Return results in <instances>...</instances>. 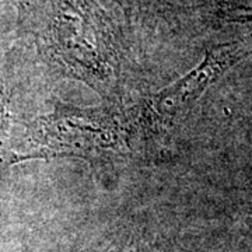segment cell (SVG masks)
I'll return each instance as SVG.
<instances>
[{"label":"cell","mask_w":252,"mask_h":252,"mask_svg":"<svg viewBox=\"0 0 252 252\" xmlns=\"http://www.w3.org/2000/svg\"><path fill=\"white\" fill-rule=\"evenodd\" d=\"M48 61L109 101L119 95L121 63L112 35L94 3L59 0L42 35Z\"/></svg>","instance_id":"cell-1"},{"label":"cell","mask_w":252,"mask_h":252,"mask_svg":"<svg viewBox=\"0 0 252 252\" xmlns=\"http://www.w3.org/2000/svg\"><path fill=\"white\" fill-rule=\"evenodd\" d=\"M11 114L9 109V97L0 86V170L13 164V147L10 137Z\"/></svg>","instance_id":"cell-4"},{"label":"cell","mask_w":252,"mask_h":252,"mask_svg":"<svg viewBox=\"0 0 252 252\" xmlns=\"http://www.w3.org/2000/svg\"><path fill=\"white\" fill-rule=\"evenodd\" d=\"M221 17L233 23H252V0H227L220 4Z\"/></svg>","instance_id":"cell-5"},{"label":"cell","mask_w":252,"mask_h":252,"mask_svg":"<svg viewBox=\"0 0 252 252\" xmlns=\"http://www.w3.org/2000/svg\"><path fill=\"white\" fill-rule=\"evenodd\" d=\"M126 153L125 129L115 109L58 104L52 114L36 118L28 126L26 150L18 154L17 162L38 157H79L104 162Z\"/></svg>","instance_id":"cell-2"},{"label":"cell","mask_w":252,"mask_h":252,"mask_svg":"<svg viewBox=\"0 0 252 252\" xmlns=\"http://www.w3.org/2000/svg\"><path fill=\"white\" fill-rule=\"evenodd\" d=\"M251 55L252 36L207 49L203 61L195 69L164 90L144 98L140 115L144 129L154 135L168 132L188 115L210 86Z\"/></svg>","instance_id":"cell-3"}]
</instances>
